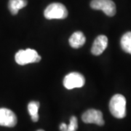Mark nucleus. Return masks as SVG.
I'll use <instances>...</instances> for the list:
<instances>
[{
    "mask_svg": "<svg viewBox=\"0 0 131 131\" xmlns=\"http://www.w3.org/2000/svg\"><path fill=\"white\" fill-rule=\"evenodd\" d=\"M78 128V122L77 118L75 116H72L70 119L69 125L67 127V131H77Z\"/></svg>",
    "mask_w": 131,
    "mask_h": 131,
    "instance_id": "obj_13",
    "label": "nucleus"
},
{
    "mask_svg": "<svg viewBox=\"0 0 131 131\" xmlns=\"http://www.w3.org/2000/svg\"><path fill=\"white\" fill-rule=\"evenodd\" d=\"M90 7L94 9L102 10L105 14L110 17L116 14V5L112 0H92Z\"/></svg>",
    "mask_w": 131,
    "mask_h": 131,
    "instance_id": "obj_5",
    "label": "nucleus"
},
{
    "mask_svg": "<svg viewBox=\"0 0 131 131\" xmlns=\"http://www.w3.org/2000/svg\"><path fill=\"white\" fill-rule=\"evenodd\" d=\"M110 112L117 119H122L126 116V99L121 94H116L109 102Z\"/></svg>",
    "mask_w": 131,
    "mask_h": 131,
    "instance_id": "obj_1",
    "label": "nucleus"
},
{
    "mask_svg": "<svg viewBox=\"0 0 131 131\" xmlns=\"http://www.w3.org/2000/svg\"><path fill=\"white\" fill-rule=\"evenodd\" d=\"M86 41V38L82 31H76L69 38V45L73 48H80L82 47Z\"/></svg>",
    "mask_w": 131,
    "mask_h": 131,
    "instance_id": "obj_9",
    "label": "nucleus"
},
{
    "mask_svg": "<svg viewBox=\"0 0 131 131\" xmlns=\"http://www.w3.org/2000/svg\"><path fill=\"white\" fill-rule=\"evenodd\" d=\"M17 117L13 112L6 108H0V125L13 127L17 124Z\"/></svg>",
    "mask_w": 131,
    "mask_h": 131,
    "instance_id": "obj_7",
    "label": "nucleus"
},
{
    "mask_svg": "<svg viewBox=\"0 0 131 131\" xmlns=\"http://www.w3.org/2000/svg\"><path fill=\"white\" fill-rule=\"evenodd\" d=\"M82 119L84 123L87 124H96L99 126H103L104 125V120L103 118V114L101 111L97 109L90 108L86 111L82 116Z\"/></svg>",
    "mask_w": 131,
    "mask_h": 131,
    "instance_id": "obj_6",
    "label": "nucleus"
},
{
    "mask_svg": "<svg viewBox=\"0 0 131 131\" xmlns=\"http://www.w3.org/2000/svg\"><path fill=\"white\" fill-rule=\"evenodd\" d=\"M37 131H45V130H38Z\"/></svg>",
    "mask_w": 131,
    "mask_h": 131,
    "instance_id": "obj_15",
    "label": "nucleus"
},
{
    "mask_svg": "<svg viewBox=\"0 0 131 131\" xmlns=\"http://www.w3.org/2000/svg\"><path fill=\"white\" fill-rule=\"evenodd\" d=\"M28 4L27 0H9L8 8L13 15H17L19 9L25 7Z\"/></svg>",
    "mask_w": 131,
    "mask_h": 131,
    "instance_id": "obj_10",
    "label": "nucleus"
},
{
    "mask_svg": "<svg viewBox=\"0 0 131 131\" xmlns=\"http://www.w3.org/2000/svg\"><path fill=\"white\" fill-rule=\"evenodd\" d=\"M44 15L48 20L64 19L68 16V10L63 4L52 3L46 7Z\"/></svg>",
    "mask_w": 131,
    "mask_h": 131,
    "instance_id": "obj_3",
    "label": "nucleus"
},
{
    "mask_svg": "<svg viewBox=\"0 0 131 131\" xmlns=\"http://www.w3.org/2000/svg\"><path fill=\"white\" fill-rule=\"evenodd\" d=\"M15 59L18 64L24 66L31 63H38L41 61V57L36 50L28 48L19 50L15 54Z\"/></svg>",
    "mask_w": 131,
    "mask_h": 131,
    "instance_id": "obj_2",
    "label": "nucleus"
},
{
    "mask_svg": "<svg viewBox=\"0 0 131 131\" xmlns=\"http://www.w3.org/2000/svg\"><path fill=\"white\" fill-rule=\"evenodd\" d=\"M120 45L125 52L131 54V31L123 34L120 40Z\"/></svg>",
    "mask_w": 131,
    "mask_h": 131,
    "instance_id": "obj_11",
    "label": "nucleus"
},
{
    "mask_svg": "<svg viewBox=\"0 0 131 131\" xmlns=\"http://www.w3.org/2000/svg\"><path fill=\"white\" fill-rule=\"evenodd\" d=\"M85 79L84 76L78 72H71L67 74L63 80V86L66 89L80 88L84 86Z\"/></svg>",
    "mask_w": 131,
    "mask_h": 131,
    "instance_id": "obj_4",
    "label": "nucleus"
},
{
    "mask_svg": "<svg viewBox=\"0 0 131 131\" xmlns=\"http://www.w3.org/2000/svg\"><path fill=\"white\" fill-rule=\"evenodd\" d=\"M39 103L38 101H31L28 104V111L31 117V120L36 122L39 120Z\"/></svg>",
    "mask_w": 131,
    "mask_h": 131,
    "instance_id": "obj_12",
    "label": "nucleus"
},
{
    "mask_svg": "<svg viewBox=\"0 0 131 131\" xmlns=\"http://www.w3.org/2000/svg\"><path fill=\"white\" fill-rule=\"evenodd\" d=\"M67 127H68V125L66 123H61L60 125V130L67 131Z\"/></svg>",
    "mask_w": 131,
    "mask_h": 131,
    "instance_id": "obj_14",
    "label": "nucleus"
},
{
    "mask_svg": "<svg viewBox=\"0 0 131 131\" xmlns=\"http://www.w3.org/2000/svg\"><path fill=\"white\" fill-rule=\"evenodd\" d=\"M108 46V38L105 35H100L95 39L91 48V52L94 56H100Z\"/></svg>",
    "mask_w": 131,
    "mask_h": 131,
    "instance_id": "obj_8",
    "label": "nucleus"
}]
</instances>
